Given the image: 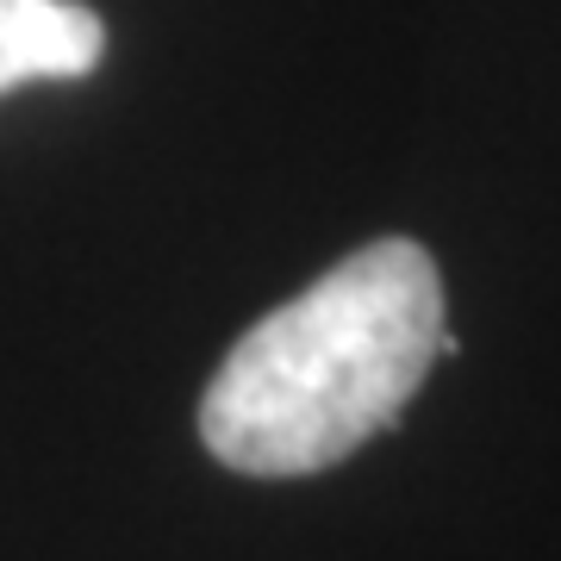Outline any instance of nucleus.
<instances>
[{
    "label": "nucleus",
    "instance_id": "f03ea898",
    "mask_svg": "<svg viewBox=\"0 0 561 561\" xmlns=\"http://www.w3.org/2000/svg\"><path fill=\"white\" fill-rule=\"evenodd\" d=\"M106 57V25L81 0H0V94L25 81H81Z\"/></svg>",
    "mask_w": 561,
    "mask_h": 561
},
{
    "label": "nucleus",
    "instance_id": "f257e3e1",
    "mask_svg": "<svg viewBox=\"0 0 561 561\" xmlns=\"http://www.w3.org/2000/svg\"><path fill=\"white\" fill-rule=\"evenodd\" d=\"M437 356H456V337L431 250L362 243L231 343L201 393V443L262 481L319 474L400 424Z\"/></svg>",
    "mask_w": 561,
    "mask_h": 561
}]
</instances>
